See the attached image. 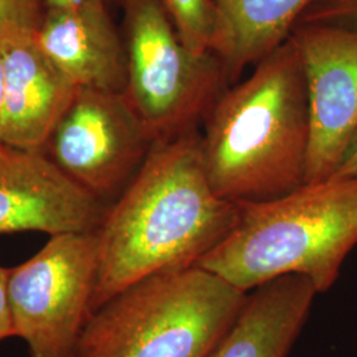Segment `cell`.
I'll use <instances>...</instances> for the list:
<instances>
[{
    "label": "cell",
    "instance_id": "obj_15",
    "mask_svg": "<svg viewBox=\"0 0 357 357\" xmlns=\"http://www.w3.org/2000/svg\"><path fill=\"white\" fill-rule=\"evenodd\" d=\"M45 13L44 0H0V43L35 38Z\"/></svg>",
    "mask_w": 357,
    "mask_h": 357
},
{
    "label": "cell",
    "instance_id": "obj_19",
    "mask_svg": "<svg viewBox=\"0 0 357 357\" xmlns=\"http://www.w3.org/2000/svg\"><path fill=\"white\" fill-rule=\"evenodd\" d=\"M84 1H86V0H44V4H45L47 10H57V8H66V7L77 6ZM118 1H121V0H118Z\"/></svg>",
    "mask_w": 357,
    "mask_h": 357
},
{
    "label": "cell",
    "instance_id": "obj_11",
    "mask_svg": "<svg viewBox=\"0 0 357 357\" xmlns=\"http://www.w3.org/2000/svg\"><path fill=\"white\" fill-rule=\"evenodd\" d=\"M3 56L0 143L19 150L41 151L78 88L33 38L3 43Z\"/></svg>",
    "mask_w": 357,
    "mask_h": 357
},
{
    "label": "cell",
    "instance_id": "obj_17",
    "mask_svg": "<svg viewBox=\"0 0 357 357\" xmlns=\"http://www.w3.org/2000/svg\"><path fill=\"white\" fill-rule=\"evenodd\" d=\"M8 268L0 266V342L15 336L8 303Z\"/></svg>",
    "mask_w": 357,
    "mask_h": 357
},
{
    "label": "cell",
    "instance_id": "obj_14",
    "mask_svg": "<svg viewBox=\"0 0 357 357\" xmlns=\"http://www.w3.org/2000/svg\"><path fill=\"white\" fill-rule=\"evenodd\" d=\"M176 35L190 51L213 52L218 32L216 0H160Z\"/></svg>",
    "mask_w": 357,
    "mask_h": 357
},
{
    "label": "cell",
    "instance_id": "obj_16",
    "mask_svg": "<svg viewBox=\"0 0 357 357\" xmlns=\"http://www.w3.org/2000/svg\"><path fill=\"white\" fill-rule=\"evenodd\" d=\"M303 23L357 26V0H317L298 24Z\"/></svg>",
    "mask_w": 357,
    "mask_h": 357
},
{
    "label": "cell",
    "instance_id": "obj_6",
    "mask_svg": "<svg viewBox=\"0 0 357 357\" xmlns=\"http://www.w3.org/2000/svg\"><path fill=\"white\" fill-rule=\"evenodd\" d=\"M98 257L97 230L65 233L8 268L13 335L29 357H72L91 315Z\"/></svg>",
    "mask_w": 357,
    "mask_h": 357
},
{
    "label": "cell",
    "instance_id": "obj_12",
    "mask_svg": "<svg viewBox=\"0 0 357 357\" xmlns=\"http://www.w3.org/2000/svg\"><path fill=\"white\" fill-rule=\"evenodd\" d=\"M317 294L314 284L301 275L258 286L208 357L289 356Z\"/></svg>",
    "mask_w": 357,
    "mask_h": 357
},
{
    "label": "cell",
    "instance_id": "obj_7",
    "mask_svg": "<svg viewBox=\"0 0 357 357\" xmlns=\"http://www.w3.org/2000/svg\"><path fill=\"white\" fill-rule=\"evenodd\" d=\"M153 144L125 93L78 88L41 153L103 202L128 187Z\"/></svg>",
    "mask_w": 357,
    "mask_h": 357
},
{
    "label": "cell",
    "instance_id": "obj_3",
    "mask_svg": "<svg viewBox=\"0 0 357 357\" xmlns=\"http://www.w3.org/2000/svg\"><path fill=\"white\" fill-rule=\"evenodd\" d=\"M356 245L357 178H331L240 204L234 229L196 266L243 293L284 275L326 293Z\"/></svg>",
    "mask_w": 357,
    "mask_h": 357
},
{
    "label": "cell",
    "instance_id": "obj_8",
    "mask_svg": "<svg viewBox=\"0 0 357 357\" xmlns=\"http://www.w3.org/2000/svg\"><path fill=\"white\" fill-rule=\"evenodd\" d=\"M290 40L310 105L306 183L331 178L357 130V26L303 23Z\"/></svg>",
    "mask_w": 357,
    "mask_h": 357
},
{
    "label": "cell",
    "instance_id": "obj_18",
    "mask_svg": "<svg viewBox=\"0 0 357 357\" xmlns=\"http://www.w3.org/2000/svg\"><path fill=\"white\" fill-rule=\"evenodd\" d=\"M332 178H357V130L348 143Z\"/></svg>",
    "mask_w": 357,
    "mask_h": 357
},
{
    "label": "cell",
    "instance_id": "obj_5",
    "mask_svg": "<svg viewBox=\"0 0 357 357\" xmlns=\"http://www.w3.org/2000/svg\"><path fill=\"white\" fill-rule=\"evenodd\" d=\"M125 96L155 143L197 130L230 86L215 52L183 45L160 0H121Z\"/></svg>",
    "mask_w": 357,
    "mask_h": 357
},
{
    "label": "cell",
    "instance_id": "obj_1",
    "mask_svg": "<svg viewBox=\"0 0 357 357\" xmlns=\"http://www.w3.org/2000/svg\"><path fill=\"white\" fill-rule=\"evenodd\" d=\"M238 218L240 204L217 196L206 176L199 128L156 142L97 229L91 312L146 277L195 266Z\"/></svg>",
    "mask_w": 357,
    "mask_h": 357
},
{
    "label": "cell",
    "instance_id": "obj_4",
    "mask_svg": "<svg viewBox=\"0 0 357 357\" xmlns=\"http://www.w3.org/2000/svg\"><path fill=\"white\" fill-rule=\"evenodd\" d=\"M246 299L196 265L160 271L93 311L72 357H208Z\"/></svg>",
    "mask_w": 357,
    "mask_h": 357
},
{
    "label": "cell",
    "instance_id": "obj_2",
    "mask_svg": "<svg viewBox=\"0 0 357 357\" xmlns=\"http://www.w3.org/2000/svg\"><path fill=\"white\" fill-rule=\"evenodd\" d=\"M202 153L209 183L224 200L261 203L306 183L310 105L293 41L230 85L203 122Z\"/></svg>",
    "mask_w": 357,
    "mask_h": 357
},
{
    "label": "cell",
    "instance_id": "obj_13",
    "mask_svg": "<svg viewBox=\"0 0 357 357\" xmlns=\"http://www.w3.org/2000/svg\"><path fill=\"white\" fill-rule=\"evenodd\" d=\"M317 0H216L218 32L213 52L230 85L286 43Z\"/></svg>",
    "mask_w": 357,
    "mask_h": 357
},
{
    "label": "cell",
    "instance_id": "obj_20",
    "mask_svg": "<svg viewBox=\"0 0 357 357\" xmlns=\"http://www.w3.org/2000/svg\"><path fill=\"white\" fill-rule=\"evenodd\" d=\"M3 93H4V56H3V43H0V115L3 105Z\"/></svg>",
    "mask_w": 357,
    "mask_h": 357
},
{
    "label": "cell",
    "instance_id": "obj_9",
    "mask_svg": "<svg viewBox=\"0 0 357 357\" xmlns=\"http://www.w3.org/2000/svg\"><path fill=\"white\" fill-rule=\"evenodd\" d=\"M105 213L102 200L66 178L41 151L0 143V234L93 231Z\"/></svg>",
    "mask_w": 357,
    "mask_h": 357
},
{
    "label": "cell",
    "instance_id": "obj_10",
    "mask_svg": "<svg viewBox=\"0 0 357 357\" xmlns=\"http://www.w3.org/2000/svg\"><path fill=\"white\" fill-rule=\"evenodd\" d=\"M33 40L77 88L125 93V43L107 0L47 10Z\"/></svg>",
    "mask_w": 357,
    "mask_h": 357
}]
</instances>
